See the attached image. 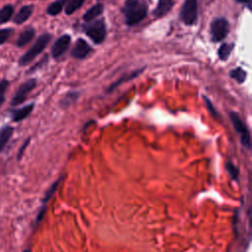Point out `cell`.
Wrapping results in <instances>:
<instances>
[{"label": "cell", "instance_id": "obj_2", "mask_svg": "<svg viewBox=\"0 0 252 252\" xmlns=\"http://www.w3.org/2000/svg\"><path fill=\"white\" fill-rule=\"evenodd\" d=\"M52 35L48 32L41 33L33 42V44L19 58L18 64L21 67H25L32 63L48 45Z\"/></svg>", "mask_w": 252, "mask_h": 252}, {"label": "cell", "instance_id": "obj_25", "mask_svg": "<svg viewBox=\"0 0 252 252\" xmlns=\"http://www.w3.org/2000/svg\"><path fill=\"white\" fill-rule=\"evenodd\" d=\"M47 62H48V56H47V55H44V57H42L39 61H37L34 65H32V66L27 71V74H32V73H34L35 71L41 69Z\"/></svg>", "mask_w": 252, "mask_h": 252}, {"label": "cell", "instance_id": "obj_30", "mask_svg": "<svg viewBox=\"0 0 252 252\" xmlns=\"http://www.w3.org/2000/svg\"><path fill=\"white\" fill-rule=\"evenodd\" d=\"M23 252H31V250H30V249H26V250H24Z\"/></svg>", "mask_w": 252, "mask_h": 252}, {"label": "cell", "instance_id": "obj_18", "mask_svg": "<svg viewBox=\"0 0 252 252\" xmlns=\"http://www.w3.org/2000/svg\"><path fill=\"white\" fill-rule=\"evenodd\" d=\"M68 0H55L52 3H50L46 8V13L49 16H57L60 14L63 10V7H65Z\"/></svg>", "mask_w": 252, "mask_h": 252}, {"label": "cell", "instance_id": "obj_28", "mask_svg": "<svg viewBox=\"0 0 252 252\" xmlns=\"http://www.w3.org/2000/svg\"><path fill=\"white\" fill-rule=\"evenodd\" d=\"M227 169H228V171L231 173V175H232L234 178H236V176H237V169H236V167H235L231 162H228V163H227Z\"/></svg>", "mask_w": 252, "mask_h": 252}, {"label": "cell", "instance_id": "obj_19", "mask_svg": "<svg viewBox=\"0 0 252 252\" xmlns=\"http://www.w3.org/2000/svg\"><path fill=\"white\" fill-rule=\"evenodd\" d=\"M79 97V93L78 92H68L60 100L59 104L62 108H68L69 106H71V104L73 102H75L77 100V98Z\"/></svg>", "mask_w": 252, "mask_h": 252}, {"label": "cell", "instance_id": "obj_6", "mask_svg": "<svg viewBox=\"0 0 252 252\" xmlns=\"http://www.w3.org/2000/svg\"><path fill=\"white\" fill-rule=\"evenodd\" d=\"M229 32V24L225 18H216L211 23V38L214 42L223 40Z\"/></svg>", "mask_w": 252, "mask_h": 252}, {"label": "cell", "instance_id": "obj_8", "mask_svg": "<svg viewBox=\"0 0 252 252\" xmlns=\"http://www.w3.org/2000/svg\"><path fill=\"white\" fill-rule=\"evenodd\" d=\"M70 43H71V36L68 33H65L59 36L52 44L51 56L54 59H58L59 57H61L69 48Z\"/></svg>", "mask_w": 252, "mask_h": 252}, {"label": "cell", "instance_id": "obj_20", "mask_svg": "<svg viewBox=\"0 0 252 252\" xmlns=\"http://www.w3.org/2000/svg\"><path fill=\"white\" fill-rule=\"evenodd\" d=\"M233 47H234L233 43H222V44H220V46L218 49L219 59L221 60V61H225L229 57Z\"/></svg>", "mask_w": 252, "mask_h": 252}, {"label": "cell", "instance_id": "obj_21", "mask_svg": "<svg viewBox=\"0 0 252 252\" xmlns=\"http://www.w3.org/2000/svg\"><path fill=\"white\" fill-rule=\"evenodd\" d=\"M86 0H68L64 7V12L66 15H71L81 8Z\"/></svg>", "mask_w": 252, "mask_h": 252}, {"label": "cell", "instance_id": "obj_7", "mask_svg": "<svg viewBox=\"0 0 252 252\" xmlns=\"http://www.w3.org/2000/svg\"><path fill=\"white\" fill-rule=\"evenodd\" d=\"M229 117H230V121H231V123H232V125L234 127V130L240 135L241 144L245 148L250 149V147H251L250 133H249V130H248L246 124L239 117V115L236 112H234V111H231L229 113Z\"/></svg>", "mask_w": 252, "mask_h": 252}, {"label": "cell", "instance_id": "obj_17", "mask_svg": "<svg viewBox=\"0 0 252 252\" xmlns=\"http://www.w3.org/2000/svg\"><path fill=\"white\" fill-rule=\"evenodd\" d=\"M15 7L12 4H6L0 9V26L10 22L14 16Z\"/></svg>", "mask_w": 252, "mask_h": 252}, {"label": "cell", "instance_id": "obj_14", "mask_svg": "<svg viewBox=\"0 0 252 252\" xmlns=\"http://www.w3.org/2000/svg\"><path fill=\"white\" fill-rule=\"evenodd\" d=\"M143 71H144V68H140V69L134 70V71H132V72H130V73L124 74L120 79L116 80L114 83H112V84L107 88L106 93H110V92L114 91L118 86H120V85H121L122 83H124V82H128V81H130V80H133L134 78L138 77Z\"/></svg>", "mask_w": 252, "mask_h": 252}, {"label": "cell", "instance_id": "obj_16", "mask_svg": "<svg viewBox=\"0 0 252 252\" xmlns=\"http://www.w3.org/2000/svg\"><path fill=\"white\" fill-rule=\"evenodd\" d=\"M13 134H14V128L10 125H5L0 129V153L7 146Z\"/></svg>", "mask_w": 252, "mask_h": 252}, {"label": "cell", "instance_id": "obj_5", "mask_svg": "<svg viewBox=\"0 0 252 252\" xmlns=\"http://www.w3.org/2000/svg\"><path fill=\"white\" fill-rule=\"evenodd\" d=\"M179 18L186 26H192L198 18V1L184 0L179 13Z\"/></svg>", "mask_w": 252, "mask_h": 252}, {"label": "cell", "instance_id": "obj_26", "mask_svg": "<svg viewBox=\"0 0 252 252\" xmlns=\"http://www.w3.org/2000/svg\"><path fill=\"white\" fill-rule=\"evenodd\" d=\"M204 101H205V104H206L208 110L210 111V113H211L215 118H218V117H219V113H218V111L215 109V107H214L212 101L209 99L208 96H204Z\"/></svg>", "mask_w": 252, "mask_h": 252}, {"label": "cell", "instance_id": "obj_9", "mask_svg": "<svg viewBox=\"0 0 252 252\" xmlns=\"http://www.w3.org/2000/svg\"><path fill=\"white\" fill-rule=\"evenodd\" d=\"M92 52L91 45L84 39L78 38L71 50V56L76 59H84Z\"/></svg>", "mask_w": 252, "mask_h": 252}, {"label": "cell", "instance_id": "obj_4", "mask_svg": "<svg viewBox=\"0 0 252 252\" xmlns=\"http://www.w3.org/2000/svg\"><path fill=\"white\" fill-rule=\"evenodd\" d=\"M36 85H37V80L35 78H29L28 80L24 81L19 86L15 94L13 95L10 101V105L15 107L24 103L27 100L30 93L36 87Z\"/></svg>", "mask_w": 252, "mask_h": 252}, {"label": "cell", "instance_id": "obj_11", "mask_svg": "<svg viewBox=\"0 0 252 252\" xmlns=\"http://www.w3.org/2000/svg\"><path fill=\"white\" fill-rule=\"evenodd\" d=\"M33 10H34V6L32 4H27L22 6L12 18L14 24L22 25L26 23L32 17Z\"/></svg>", "mask_w": 252, "mask_h": 252}, {"label": "cell", "instance_id": "obj_13", "mask_svg": "<svg viewBox=\"0 0 252 252\" xmlns=\"http://www.w3.org/2000/svg\"><path fill=\"white\" fill-rule=\"evenodd\" d=\"M34 35H35V30L32 27H28L23 32H20V34L18 35L15 41V45L19 48H22L27 44H29L33 39Z\"/></svg>", "mask_w": 252, "mask_h": 252}, {"label": "cell", "instance_id": "obj_23", "mask_svg": "<svg viewBox=\"0 0 252 252\" xmlns=\"http://www.w3.org/2000/svg\"><path fill=\"white\" fill-rule=\"evenodd\" d=\"M9 86H10V82L7 79H3L0 81V107L2 106V104L5 101L6 93H7Z\"/></svg>", "mask_w": 252, "mask_h": 252}, {"label": "cell", "instance_id": "obj_1", "mask_svg": "<svg viewBox=\"0 0 252 252\" xmlns=\"http://www.w3.org/2000/svg\"><path fill=\"white\" fill-rule=\"evenodd\" d=\"M121 13L127 26H135L147 17L148 6L144 0H125Z\"/></svg>", "mask_w": 252, "mask_h": 252}, {"label": "cell", "instance_id": "obj_3", "mask_svg": "<svg viewBox=\"0 0 252 252\" xmlns=\"http://www.w3.org/2000/svg\"><path fill=\"white\" fill-rule=\"evenodd\" d=\"M83 31L94 43L100 44L106 36L105 21L103 19H98L86 23L83 26Z\"/></svg>", "mask_w": 252, "mask_h": 252}, {"label": "cell", "instance_id": "obj_24", "mask_svg": "<svg viewBox=\"0 0 252 252\" xmlns=\"http://www.w3.org/2000/svg\"><path fill=\"white\" fill-rule=\"evenodd\" d=\"M13 32H14V30L12 28L0 29V46L8 41V39L10 38Z\"/></svg>", "mask_w": 252, "mask_h": 252}, {"label": "cell", "instance_id": "obj_29", "mask_svg": "<svg viewBox=\"0 0 252 252\" xmlns=\"http://www.w3.org/2000/svg\"><path fill=\"white\" fill-rule=\"evenodd\" d=\"M237 3H241V4H247L248 6L250 5V0H234Z\"/></svg>", "mask_w": 252, "mask_h": 252}, {"label": "cell", "instance_id": "obj_10", "mask_svg": "<svg viewBox=\"0 0 252 252\" xmlns=\"http://www.w3.org/2000/svg\"><path fill=\"white\" fill-rule=\"evenodd\" d=\"M33 108H34V102L26 104V105H24L22 107H19V108L10 109L12 121L18 123V122H21V121L25 120L26 118H28L32 114Z\"/></svg>", "mask_w": 252, "mask_h": 252}, {"label": "cell", "instance_id": "obj_12", "mask_svg": "<svg viewBox=\"0 0 252 252\" xmlns=\"http://www.w3.org/2000/svg\"><path fill=\"white\" fill-rule=\"evenodd\" d=\"M175 2L176 0H158V4L153 11V15L157 19L164 17L172 9Z\"/></svg>", "mask_w": 252, "mask_h": 252}, {"label": "cell", "instance_id": "obj_22", "mask_svg": "<svg viewBox=\"0 0 252 252\" xmlns=\"http://www.w3.org/2000/svg\"><path fill=\"white\" fill-rule=\"evenodd\" d=\"M246 71L243 70L241 67H237V68H234L232 69L230 72H229V76L230 78H232L233 80H235L236 82H238L239 84L243 83L245 80H246Z\"/></svg>", "mask_w": 252, "mask_h": 252}, {"label": "cell", "instance_id": "obj_27", "mask_svg": "<svg viewBox=\"0 0 252 252\" xmlns=\"http://www.w3.org/2000/svg\"><path fill=\"white\" fill-rule=\"evenodd\" d=\"M30 142H31V138L29 137V138L26 139V141H25V142L23 143V145L20 147V149H19V151H18V154H17V159H18V160H21V158H22V157H23V155H24V152H25V150L27 149V147L29 146Z\"/></svg>", "mask_w": 252, "mask_h": 252}, {"label": "cell", "instance_id": "obj_15", "mask_svg": "<svg viewBox=\"0 0 252 252\" xmlns=\"http://www.w3.org/2000/svg\"><path fill=\"white\" fill-rule=\"evenodd\" d=\"M103 9H104V7L101 3H96L95 5L91 7L89 10H87V12L83 15L84 22L89 23V22L94 21L96 17H98L99 15L102 14Z\"/></svg>", "mask_w": 252, "mask_h": 252}]
</instances>
